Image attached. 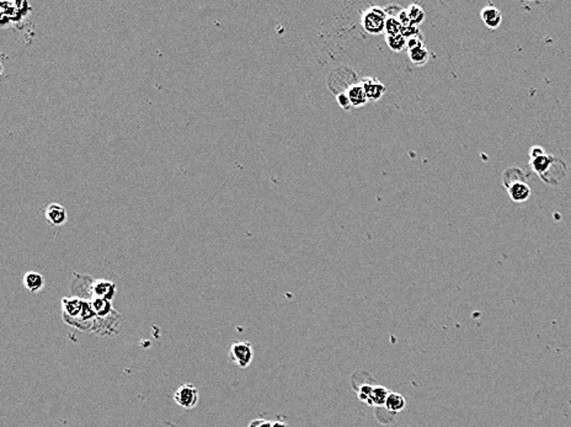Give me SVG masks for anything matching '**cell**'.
I'll return each instance as SVG.
<instances>
[{"mask_svg":"<svg viewBox=\"0 0 571 427\" xmlns=\"http://www.w3.org/2000/svg\"><path fill=\"white\" fill-rule=\"evenodd\" d=\"M424 37L419 36V37H413L410 40H406V50H413V48H418L424 46Z\"/></svg>","mask_w":571,"mask_h":427,"instance_id":"23","label":"cell"},{"mask_svg":"<svg viewBox=\"0 0 571 427\" xmlns=\"http://www.w3.org/2000/svg\"><path fill=\"white\" fill-rule=\"evenodd\" d=\"M403 25L399 23L398 19L395 17H388L385 23V33L386 36H395L400 35Z\"/></svg>","mask_w":571,"mask_h":427,"instance_id":"19","label":"cell"},{"mask_svg":"<svg viewBox=\"0 0 571 427\" xmlns=\"http://www.w3.org/2000/svg\"><path fill=\"white\" fill-rule=\"evenodd\" d=\"M407 54H409V58L412 60L413 64L419 66L426 64L428 62V59H430V53H428L427 48L425 46L409 50L407 51Z\"/></svg>","mask_w":571,"mask_h":427,"instance_id":"14","label":"cell"},{"mask_svg":"<svg viewBox=\"0 0 571 427\" xmlns=\"http://www.w3.org/2000/svg\"><path fill=\"white\" fill-rule=\"evenodd\" d=\"M84 301H81L79 298H65L63 299V309L65 310L66 314L74 317L79 316L83 310Z\"/></svg>","mask_w":571,"mask_h":427,"instance_id":"15","label":"cell"},{"mask_svg":"<svg viewBox=\"0 0 571 427\" xmlns=\"http://www.w3.org/2000/svg\"><path fill=\"white\" fill-rule=\"evenodd\" d=\"M272 423L273 422H271V421L264 419H256L249 423V427H272Z\"/></svg>","mask_w":571,"mask_h":427,"instance_id":"25","label":"cell"},{"mask_svg":"<svg viewBox=\"0 0 571 427\" xmlns=\"http://www.w3.org/2000/svg\"><path fill=\"white\" fill-rule=\"evenodd\" d=\"M554 162H555L554 156L548 155V154L545 153L543 154V155L538 156V158L531 159L530 165H531V169L534 172H537V174L540 175V176H544L546 172L549 171V169L552 168V165L554 164Z\"/></svg>","mask_w":571,"mask_h":427,"instance_id":"9","label":"cell"},{"mask_svg":"<svg viewBox=\"0 0 571 427\" xmlns=\"http://www.w3.org/2000/svg\"><path fill=\"white\" fill-rule=\"evenodd\" d=\"M480 17H482L483 23L485 24V26L491 30L497 29V27L501 25V21H503L501 11L498 10L497 8L492 7V5L483 8L482 11H480Z\"/></svg>","mask_w":571,"mask_h":427,"instance_id":"6","label":"cell"},{"mask_svg":"<svg viewBox=\"0 0 571 427\" xmlns=\"http://www.w3.org/2000/svg\"><path fill=\"white\" fill-rule=\"evenodd\" d=\"M46 218H47V222L52 224V226H56V227L62 226V224L66 220L65 208L58 204L48 205L46 210Z\"/></svg>","mask_w":571,"mask_h":427,"instance_id":"8","label":"cell"},{"mask_svg":"<svg viewBox=\"0 0 571 427\" xmlns=\"http://www.w3.org/2000/svg\"><path fill=\"white\" fill-rule=\"evenodd\" d=\"M347 95H349L350 101H351L352 107H359L363 106L368 102L367 95H366L364 87L362 85V83L353 84L347 89Z\"/></svg>","mask_w":571,"mask_h":427,"instance_id":"10","label":"cell"},{"mask_svg":"<svg viewBox=\"0 0 571 427\" xmlns=\"http://www.w3.org/2000/svg\"><path fill=\"white\" fill-rule=\"evenodd\" d=\"M389 393L391 392H389L388 388L383 386H373L372 393H371L370 399H368L367 401V405L368 407H373V408L384 407Z\"/></svg>","mask_w":571,"mask_h":427,"instance_id":"11","label":"cell"},{"mask_svg":"<svg viewBox=\"0 0 571 427\" xmlns=\"http://www.w3.org/2000/svg\"><path fill=\"white\" fill-rule=\"evenodd\" d=\"M229 357L235 365L240 368H246L252 365L254 359L253 345L247 341H238L231 346Z\"/></svg>","mask_w":571,"mask_h":427,"instance_id":"2","label":"cell"},{"mask_svg":"<svg viewBox=\"0 0 571 427\" xmlns=\"http://www.w3.org/2000/svg\"><path fill=\"white\" fill-rule=\"evenodd\" d=\"M174 400L184 409H192L198 402V390L193 384H182L175 392Z\"/></svg>","mask_w":571,"mask_h":427,"instance_id":"3","label":"cell"},{"mask_svg":"<svg viewBox=\"0 0 571 427\" xmlns=\"http://www.w3.org/2000/svg\"><path fill=\"white\" fill-rule=\"evenodd\" d=\"M385 41L389 48L394 52H400L404 48H406V40L401 33L395 36H385Z\"/></svg>","mask_w":571,"mask_h":427,"instance_id":"17","label":"cell"},{"mask_svg":"<svg viewBox=\"0 0 571 427\" xmlns=\"http://www.w3.org/2000/svg\"><path fill=\"white\" fill-rule=\"evenodd\" d=\"M401 35L404 36V38L405 40H410V38L413 37H419V36H422L421 32H420L419 30V26H415V25H409V26H405L401 29Z\"/></svg>","mask_w":571,"mask_h":427,"instance_id":"21","label":"cell"},{"mask_svg":"<svg viewBox=\"0 0 571 427\" xmlns=\"http://www.w3.org/2000/svg\"><path fill=\"white\" fill-rule=\"evenodd\" d=\"M372 389H373L372 384H362V386L359 387L358 389H356L359 400H361L362 402H364V404H367L368 399H370L371 393H372Z\"/></svg>","mask_w":571,"mask_h":427,"instance_id":"20","label":"cell"},{"mask_svg":"<svg viewBox=\"0 0 571 427\" xmlns=\"http://www.w3.org/2000/svg\"><path fill=\"white\" fill-rule=\"evenodd\" d=\"M407 14H409L410 20H412V25L419 26L422 21L425 20V11L420 5L412 4L409 9H406Z\"/></svg>","mask_w":571,"mask_h":427,"instance_id":"18","label":"cell"},{"mask_svg":"<svg viewBox=\"0 0 571 427\" xmlns=\"http://www.w3.org/2000/svg\"><path fill=\"white\" fill-rule=\"evenodd\" d=\"M24 284H25V287L29 290H31V292H38V290L42 289V287H43L44 284V281H43V277H42V275L38 274V272H27V274L24 276Z\"/></svg>","mask_w":571,"mask_h":427,"instance_id":"13","label":"cell"},{"mask_svg":"<svg viewBox=\"0 0 571 427\" xmlns=\"http://www.w3.org/2000/svg\"><path fill=\"white\" fill-rule=\"evenodd\" d=\"M507 191H509L510 198L517 204L527 201L531 196V187L524 181H517L512 184L511 186L507 187Z\"/></svg>","mask_w":571,"mask_h":427,"instance_id":"7","label":"cell"},{"mask_svg":"<svg viewBox=\"0 0 571 427\" xmlns=\"http://www.w3.org/2000/svg\"><path fill=\"white\" fill-rule=\"evenodd\" d=\"M92 293L95 298H105L111 301L116 293V286L105 280H96L92 284Z\"/></svg>","mask_w":571,"mask_h":427,"instance_id":"5","label":"cell"},{"mask_svg":"<svg viewBox=\"0 0 571 427\" xmlns=\"http://www.w3.org/2000/svg\"><path fill=\"white\" fill-rule=\"evenodd\" d=\"M92 305L94 310H95L96 316H100V317H106L107 314L112 310L110 301L105 298H94V301L92 302Z\"/></svg>","mask_w":571,"mask_h":427,"instance_id":"16","label":"cell"},{"mask_svg":"<svg viewBox=\"0 0 571 427\" xmlns=\"http://www.w3.org/2000/svg\"><path fill=\"white\" fill-rule=\"evenodd\" d=\"M272 427H288V426H287L286 422H282V421H276V422L272 423Z\"/></svg>","mask_w":571,"mask_h":427,"instance_id":"28","label":"cell"},{"mask_svg":"<svg viewBox=\"0 0 571 427\" xmlns=\"http://www.w3.org/2000/svg\"><path fill=\"white\" fill-rule=\"evenodd\" d=\"M405 407H406V401L403 395L399 394V393H393V392L389 393L388 398H386L384 404V408L386 411H389V413L392 414H398L400 413V411H403L404 409H405Z\"/></svg>","mask_w":571,"mask_h":427,"instance_id":"12","label":"cell"},{"mask_svg":"<svg viewBox=\"0 0 571 427\" xmlns=\"http://www.w3.org/2000/svg\"><path fill=\"white\" fill-rule=\"evenodd\" d=\"M384 10L388 17H395V19H398V16L400 15L401 11H403V9L398 7V5H391V7L385 8Z\"/></svg>","mask_w":571,"mask_h":427,"instance_id":"24","label":"cell"},{"mask_svg":"<svg viewBox=\"0 0 571 427\" xmlns=\"http://www.w3.org/2000/svg\"><path fill=\"white\" fill-rule=\"evenodd\" d=\"M543 154H545V150L543 149L542 147H538V145H536V147H532L530 149V158L531 159L538 158V156L543 155Z\"/></svg>","mask_w":571,"mask_h":427,"instance_id":"27","label":"cell"},{"mask_svg":"<svg viewBox=\"0 0 571 427\" xmlns=\"http://www.w3.org/2000/svg\"><path fill=\"white\" fill-rule=\"evenodd\" d=\"M388 16L384 9L372 7L362 14V27L371 35H379L385 31V23Z\"/></svg>","mask_w":571,"mask_h":427,"instance_id":"1","label":"cell"},{"mask_svg":"<svg viewBox=\"0 0 571 427\" xmlns=\"http://www.w3.org/2000/svg\"><path fill=\"white\" fill-rule=\"evenodd\" d=\"M361 83L364 87L368 101H378L384 95L385 86L377 78H366Z\"/></svg>","mask_w":571,"mask_h":427,"instance_id":"4","label":"cell"},{"mask_svg":"<svg viewBox=\"0 0 571 427\" xmlns=\"http://www.w3.org/2000/svg\"><path fill=\"white\" fill-rule=\"evenodd\" d=\"M336 100H337V102H339V105L341 106V107L345 108V110H350V108L352 107L351 101H350V99H349V95H347V93H345V92L337 94Z\"/></svg>","mask_w":571,"mask_h":427,"instance_id":"22","label":"cell"},{"mask_svg":"<svg viewBox=\"0 0 571 427\" xmlns=\"http://www.w3.org/2000/svg\"><path fill=\"white\" fill-rule=\"evenodd\" d=\"M398 20H399V23L403 25V27L412 25V20H410V16H409V14H407V10H404V9H403V11L400 13V15L398 16Z\"/></svg>","mask_w":571,"mask_h":427,"instance_id":"26","label":"cell"}]
</instances>
